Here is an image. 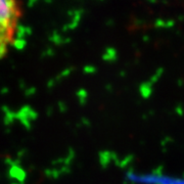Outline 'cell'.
Masks as SVG:
<instances>
[{
  "label": "cell",
  "mask_w": 184,
  "mask_h": 184,
  "mask_svg": "<svg viewBox=\"0 0 184 184\" xmlns=\"http://www.w3.org/2000/svg\"><path fill=\"white\" fill-rule=\"evenodd\" d=\"M20 18L18 0H0V58L12 44Z\"/></svg>",
  "instance_id": "1"
}]
</instances>
